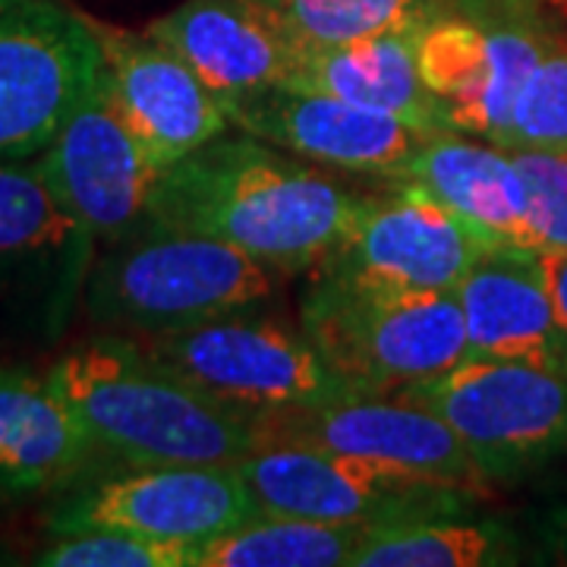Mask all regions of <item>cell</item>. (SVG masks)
Segmentation results:
<instances>
[{
	"label": "cell",
	"mask_w": 567,
	"mask_h": 567,
	"mask_svg": "<svg viewBox=\"0 0 567 567\" xmlns=\"http://www.w3.org/2000/svg\"><path fill=\"white\" fill-rule=\"evenodd\" d=\"M363 199L312 162L237 130L164 167L148 224L215 237L290 275L316 271L334 252Z\"/></svg>",
	"instance_id": "obj_1"
},
{
	"label": "cell",
	"mask_w": 567,
	"mask_h": 567,
	"mask_svg": "<svg viewBox=\"0 0 567 567\" xmlns=\"http://www.w3.org/2000/svg\"><path fill=\"white\" fill-rule=\"evenodd\" d=\"M48 379L104 464H237L265 445L259 423L212 401L123 334L73 344Z\"/></svg>",
	"instance_id": "obj_2"
},
{
	"label": "cell",
	"mask_w": 567,
	"mask_h": 567,
	"mask_svg": "<svg viewBox=\"0 0 567 567\" xmlns=\"http://www.w3.org/2000/svg\"><path fill=\"white\" fill-rule=\"evenodd\" d=\"M275 275L224 240L148 224L99 246L82 306L111 334H162L265 309L275 300Z\"/></svg>",
	"instance_id": "obj_3"
},
{
	"label": "cell",
	"mask_w": 567,
	"mask_h": 567,
	"mask_svg": "<svg viewBox=\"0 0 567 567\" xmlns=\"http://www.w3.org/2000/svg\"><path fill=\"white\" fill-rule=\"evenodd\" d=\"M300 328L357 394H401L466 360L454 290H372L316 275Z\"/></svg>",
	"instance_id": "obj_4"
},
{
	"label": "cell",
	"mask_w": 567,
	"mask_h": 567,
	"mask_svg": "<svg viewBox=\"0 0 567 567\" xmlns=\"http://www.w3.org/2000/svg\"><path fill=\"white\" fill-rule=\"evenodd\" d=\"M123 338L259 429L350 394L303 328L262 309L230 312L181 331Z\"/></svg>",
	"instance_id": "obj_5"
},
{
	"label": "cell",
	"mask_w": 567,
	"mask_h": 567,
	"mask_svg": "<svg viewBox=\"0 0 567 567\" xmlns=\"http://www.w3.org/2000/svg\"><path fill=\"white\" fill-rule=\"evenodd\" d=\"M99 240L35 158L0 162V334L58 344L85 300Z\"/></svg>",
	"instance_id": "obj_6"
},
{
	"label": "cell",
	"mask_w": 567,
	"mask_h": 567,
	"mask_svg": "<svg viewBox=\"0 0 567 567\" xmlns=\"http://www.w3.org/2000/svg\"><path fill=\"white\" fill-rule=\"evenodd\" d=\"M439 413L486 483H514L567 454V372L476 360L401 391Z\"/></svg>",
	"instance_id": "obj_7"
},
{
	"label": "cell",
	"mask_w": 567,
	"mask_h": 567,
	"mask_svg": "<svg viewBox=\"0 0 567 567\" xmlns=\"http://www.w3.org/2000/svg\"><path fill=\"white\" fill-rule=\"evenodd\" d=\"M252 514L237 464H89L48 511V529H126L199 551Z\"/></svg>",
	"instance_id": "obj_8"
},
{
	"label": "cell",
	"mask_w": 567,
	"mask_h": 567,
	"mask_svg": "<svg viewBox=\"0 0 567 567\" xmlns=\"http://www.w3.org/2000/svg\"><path fill=\"white\" fill-rule=\"evenodd\" d=\"M95 22L63 0H0V162L41 155L102 76Z\"/></svg>",
	"instance_id": "obj_9"
},
{
	"label": "cell",
	"mask_w": 567,
	"mask_h": 567,
	"mask_svg": "<svg viewBox=\"0 0 567 567\" xmlns=\"http://www.w3.org/2000/svg\"><path fill=\"white\" fill-rule=\"evenodd\" d=\"M262 514L382 527L406 517L466 511L476 492L445 486L398 466L372 464L297 442H265L237 461Z\"/></svg>",
	"instance_id": "obj_10"
},
{
	"label": "cell",
	"mask_w": 567,
	"mask_h": 567,
	"mask_svg": "<svg viewBox=\"0 0 567 567\" xmlns=\"http://www.w3.org/2000/svg\"><path fill=\"white\" fill-rule=\"evenodd\" d=\"M548 32L527 17H476L454 10L429 22L416 41L425 89L445 130L505 145L529 73Z\"/></svg>",
	"instance_id": "obj_11"
},
{
	"label": "cell",
	"mask_w": 567,
	"mask_h": 567,
	"mask_svg": "<svg viewBox=\"0 0 567 567\" xmlns=\"http://www.w3.org/2000/svg\"><path fill=\"white\" fill-rule=\"evenodd\" d=\"M35 162L61 203L95 234L99 246L121 244L148 224L164 174L123 121L104 73Z\"/></svg>",
	"instance_id": "obj_12"
},
{
	"label": "cell",
	"mask_w": 567,
	"mask_h": 567,
	"mask_svg": "<svg viewBox=\"0 0 567 567\" xmlns=\"http://www.w3.org/2000/svg\"><path fill=\"white\" fill-rule=\"evenodd\" d=\"M483 244L423 186L394 181L382 196H365L344 240L316 275L334 281L432 293L454 290Z\"/></svg>",
	"instance_id": "obj_13"
},
{
	"label": "cell",
	"mask_w": 567,
	"mask_h": 567,
	"mask_svg": "<svg viewBox=\"0 0 567 567\" xmlns=\"http://www.w3.org/2000/svg\"><path fill=\"white\" fill-rule=\"evenodd\" d=\"M265 442H297L416 473L483 495L486 480L454 429L429 406L401 394H357L262 425Z\"/></svg>",
	"instance_id": "obj_14"
},
{
	"label": "cell",
	"mask_w": 567,
	"mask_h": 567,
	"mask_svg": "<svg viewBox=\"0 0 567 567\" xmlns=\"http://www.w3.org/2000/svg\"><path fill=\"white\" fill-rule=\"evenodd\" d=\"M227 117L234 130L306 162L388 183L401 181L425 136H432L388 111L287 85L227 107Z\"/></svg>",
	"instance_id": "obj_15"
},
{
	"label": "cell",
	"mask_w": 567,
	"mask_h": 567,
	"mask_svg": "<svg viewBox=\"0 0 567 567\" xmlns=\"http://www.w3.org/2000/svg\"><path fill=\"white\" fill-rule=\"evenodd\" d=\"M95 32L102 41L104 85L123 121L162 167L234 130L218 95L164 41L102 22H95Z\"/></svg>",
	"instance_id": "obj_16"
},
{
	"label": "cell",
	"mask_w": 567,
	"mask_h": 567,
	"mask_svg": "<svg viewBox=\"0 0 567 567\" xmlns=\"http://www.w3.org/2000/svg\"><path fill=\"white\" fill-rule=\"evenodd\" d=\"M145 32L181 54L224 111L287 85L300 61L262 0H183Z\"/></svg>",
	"instance_id": "obj_17"
},
{
	"label": "cell",
	"mask_w": 567,
	"mask_h": 567,
	"mask_svg": "<svg viewBox=\"0 0 567 567\" xmlns=\"http://www.w3.org/2000/svg\"><path fill=\"white\" fill-rule=\"evenodd\" d=\"M466 357L567 372V334L548 293L543 256L524 246H483L454 287Z\"/></svg>",
	"instance_id": "obj_18"
},
{
	"label": "cell",
	"mask_w": 567,
	"mask_h": 567,
	"mask_svg": "<svg viewBox=\"0 0 567 567\" xmlns=\"http://www.w3.org/2000/svg\"><path fill=\"white\" fill-rule=\"evenodd\" d=\"M92 445L61 391L29 365H0V514L63 488Z\"/></svg>",
	"instance_id": "obj_19"
},
{
	"label": "cell",
	"mask_w": 567,
	"mask_h": 567,
	"mask_svg": "<svg viewBox=\"0 0 567 567\" xmlns=\"http://www.w3.org/2000/svg\"><path fill=\"white\" fill-rule=\"evenodd\" d=\"M401 181L432 193L483 246H524L527 189L505 145L454 130L432 133L406 164Z\"/></svg>",
	"instance_id": "obj_20"
},
{
	"label": "cell",
	"mask_w": 567,
	"mask_h": 567,
	"mask_svg": "<svg viewBox=\"0 0 567 567\" xmlns=\"http://www.w3.org/2000/svg\"><path fill=\"white\" fill-rule=\"evenodd\" d=\"M420 32H388L375 39L303 51L287 89L324 92L344 102L388 111L425 133H442L445 123L425 89L416 41Z\"/></svg>",
	"instance_id": "obj_21"
},
{
	"label": "cell",
	"mask_w": 567,
	"mask_h": 567,
	"mask_svg": "<svg viewBox=\"0 0 567 567\" xmlns=\"http://www.w3.org/2000/svg\"><path fill=\"white\" fill-rule=\"evenodd\" d=\"M466 511L372 527L350 567H498L520 561L511 529L495 520H473Z\"/></svg>",
	"instance_id": "obj_22"
},
{
	"label": "cell",
	"mask_w": 567,
	"mask_h": 567,
	"mask_svg": "<svg viewBox=\"0 0 567 567\" xmlns=\"http://www.w3.org/2000/svg\"><path fill=\"white\" fill-rule=\"evenodd\" d=\"M369 529L256 511L244 524L203 543L196 567H350Z\"/></svg>",
	"instance_id": "obj_23"
},
{
	"label": "cell",
	"mask_w": 567,
	"mask_h": 567,
	"mask_svg": "<svg viewBox=\"0 0 567 567\" xmlns=\"http://www.w3.org/2000/svg\"><path fill=\"white\" fill-rule=\"evenodd\" d=\"M297 51L338 48L388 32H416L445 13L454 0H262Z\"/></svg>",
	"instance_id": "obj_24"
},
{
	"label": "cell",
	"mask_w": 567,
	"mask_h": 567,
	"mask_svg": "<svg viewBox=\"0 0 567 567\" xmlns=\"http://www.w3.org/2000/svg\"><path fill=\"white\" fill-rule=\"evenodd\" d=\"M41 567H196V548L126 529H70L32 558Z\"/></svg>",
	"instance_id": "obj_25"
},
{
	"label": "cell",
	"mask_w": 567,
	"mask_h": 567,
	"mask_svg": "<svg viewBox=\"0 0 567 567\" xmlns=\"http://www.w3.org/2000/svg\"><path fill=\"white\" fill-rule=\"evenodd\" d=\"M507 148L567 152V41L548 35L514 107Z\"/></svg>",
	"instance_id": "obj_26"
},
{
	"label": "cell",
	"mask_w": 567,
	"mask_h": 567,
	"mask_svg": "<svg viewBox=\"0 0 567 567\" xmlns=\"http://www.w3.org/2000/svg\"><path fill=\"white\" fill-rule=\"evenodd\" d=\"M527 189L524 246L539 256L567 252V152L511 148Z\"/></svg>",
	"instance_id": "obj_27"
},
{
	"label": "cell",
	"mask_w": 567,
	"mask_h": 567,
	"mask_svg": "<svg viewBox=\"0 0 567 567\" xmlns=\"http://www.w3.org/2000/svg\"><path fill=\"white\" fill-rule=\"evenodd\" d=\"M543 271H546L548 293L558 312V322L567 334V252H555V256H543Z\"/></svg>",
	"instance_id": "obj_28"
},
{
	"label": "cell",
	"mask_w": 567,
	"mask_h": 567,
	"mask_svg": "<svg viewBox=\"0 0 567 567\" xmlns=\"http://www.w3.org/2000/svg\"><path fill=\"white\" fill-rule=\"evenodd\" d=\"M457 10L476 17H527L539 0H454Z\"/></svg>",
	"instance_id": "obj_29"
}]
</instances>
